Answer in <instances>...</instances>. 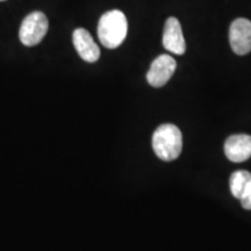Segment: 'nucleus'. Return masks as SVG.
<instances>
[{"label":"nucleus","instance_id":"nucleus-4","mask_svg":"<svg viewBox=\"0 0 251 251\" xmlns=\"http://www.w3.org/2000/svg\"><path fill=\"white\" fill-rule=\"evenodd\" d=\"M229 42L235 54L243 56L251 51V21L238 18L229 28Z\"/></svg>","mask_w":251,"mask_h":251},{"label":"nucleus","instance_id":"nucleus-6","mask_svg":"<svg viewBox=\"0 0 251 251\" xmlns=\"http://www.w3.org/2000/svg\"><path fill=\"white\" fill-rule=\"evenodd\" d=\"M163 46L168 51L176 55H183L186 51V43L178 19L171 17L166 20L163 31Z\"/></svg>","mask_w":251,"mask_h":251},{"label":"nucleus","instance_id":"nucleus-9","mask_svg":"<svg viewBox=\"0 0 251 251\" xmlns=\"http://www.w3.org/2000/svg\"><path fill=\"white\" fill-rule=\"evenodd\" d=\"M251 181V174L246 170L235 171L230 176L229 179V185H230V192L236 199H241L243 196L244 191L249 183Z\"/></svg>","mask_w":251,"mask_h":251},{"label":"nucleus","instance_id":"nucleus-3","mask_svg":"<svg viewBox=\"0 0 251 251\" xmlns=\"http://www.w3.org/2000/svg\"><path fill=\"white\" fill-rule=\"evenodd\" d=\"M49 23L46 14L42 12H33L24 19L21 24L19 37L21 43L26 47L39 45L48 31Z\"/></svg>","mask_w":251,"mask_h":251},{"label":"nucleus","instance_id":"nucleus-1","mask_svg":"<svg viewBox=\"0 0 251 251\" xmlns=\"http://www.w3.org/2000/svg\"><path fill=\"white\" fill-rule=\"evenodd\" d=\"M128 31L127 18L124 12L112 9L100 18L98 24V37L103 47L115 49L122 45Z\"/></svg>","mask_w":251,"mask_h":251},{"label":"nucleus","instance_id":"nucleus-7","mask_svg":"<svg viewBox=\"0 0 251 251\" xmlns=\"http://www.w3.org/2000/svg\"><path fill=\"white\" fill-rule=\"evenodd\" d=\"M225 153L229 161L241 163L251 157V136L246 134L233 135L225 142Z\"/></svg>","mask_w":251,"mask_h":251},{"label":"nucleus","instance_id":"nucleus-5","mask_svg":"<svg viewBox=\"0 0 251 251\" xmlns=\"http://www.w3.org/2000/svg\"><path fill=\"white\" fill-rule=\"evenodd\" d=\"M176 67H177V63L170 55L158 56L150 65L148 74H147V80L153 87L164 86L175 74Z\"/></svg>","mask_w":251,"mask_h":251},{"label":"nucleus","instance_id":"nucleus-2","mask_svg":"<svg viewBox=\"0 0 251 251\" xmlns=\"http://www.w3.org/2000/svg\"><path fill=\"white\" fill-rule=\"evenodd\" d=\"M152 148L162 161L177 159L183 149V136L179 128L171 124L159 126L152 135Z\"/></svg>","mask_w":251,"mask_h":251},{"label":"nucleus","instance_id":"nucleus-11","mask_svg":"<svg viewBox=\"0 0 251 251\" xmlns=\"http://www.w3.org/2000/svg\"><path fill=\"white\" fill-rule=\"evenodd\" d=\"M0 1H5V0H0Z\"/></svg>","mask_w":251,"mask_h":251},{"label":"nucleus","instance_id":"nucleus-8","mask_svg":"<svg viewBox=\"0 0 251 251\" xmlns=\"http://www.w3.org/2000/svg\"><path fill=\"white\" fill-rule=\"evenodd\" d=\"M74 46L76 48L78 55L85 62L94 63L100 57V49L94 42L91 34L84 28H77L72 35Z\"/></svg>","mask_w":251,"mask_h":251},{"label":"nucleus","instance_id":"nucleus-10","mask_svg":"<svg viewBox=\"0 0 251 251\" xmlns=\"http://www.w3.org/2000/svg\"><path fill=\"white\" fill-rule=\"evenodd\" d=\"M241 203H242L243 208L244 209H248V211H250L251 209V181L248 185L246 191H244L243 196L241 197Z\"/></svg>","mask_w":251,"mask_h":251}]
</instances>
